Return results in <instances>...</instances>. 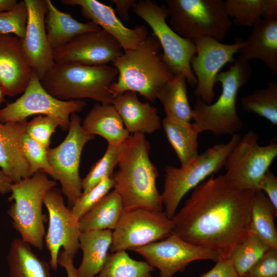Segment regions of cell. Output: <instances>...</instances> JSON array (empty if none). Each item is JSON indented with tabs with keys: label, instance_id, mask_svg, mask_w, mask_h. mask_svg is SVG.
<instances>
[{
	"label": "cell",
	"instance_id": "obj_1",
	"mask_svg": "<svg viewBox=\"0 0 277 277\" xmlns=\"http://www.w3.org/2000/svg\"><path fill=\"white\" fill-rule=\"evenodd\" d=\"M254 192L237 188L225 175H212L194 188L175 213L172 233L228 258L234 246L250 234Z\"/></svg>",
	"mask_w": 277,
	"mask_h": 277
},
{
	"label": "cell",
	"instance_id": "obj_2",
	"mask_svg": "<svg viewBox=\"0 0 277 277\" xmlns=\"http://www.w3.org/2000/svg\"><path fill=\"white\" fill-rule=\"evenodd\" d=\"M151 146L145 134L134 133L118 147V169L113 173V188L124 210L142 208L163 211L156 187L158 170L150 160Z\"/></svg>",
	"mask_w": 277,
	"mask_h": 277
},
{
	"label": "cell",
	"instance_id": "obj_3",
	"mask_svg": "<svg viewBox=\"0 0 277 277\" xmlns=\"http://www.w3.org/2000/svg\"><path fill=\"white\" fill-rule=\"evenodd\" d=\"M161 49L157 38L148 35L136 49L124 52L112 63L118 71L117 80L110 87L113 98L133 91L155 102L160 88L174 76L163 61Z\"/></svg>",
	"mask_w": 277,
	"mask_h": 277
},
{
	"label": "cell",
	"instance_id": "obj_4",
	"mask_svg": "<svg viewBox=\"0 0 277 277\" xmlns=\"http://www.w3.org/2000/svg\"><path fill=\"white\" fill-rule=\"evenodd\" d=\"M252 72L249 62L239 56L229 69L217 74L215 83H221L222 90L217 101L207 104L197 98L192 109V124L199 133L210 131L215 135H232L242 130L236 98L240 88L250 81Z\"/></svg>",
	"mask_w": 277,
	"mask_h": 277
},
{
	"label": "cell",
	"instance_id": "obj_5",
	"mask_svg": "<svg viewBox=\"0 0 277 277\" xmlns=\"http://www.w3.org/2000/svg\"><path fill=\"white\" fill-rule=\"evenodd\" d=\"M117 75L113 66L55 64L41 82L50 94L62 101L90 98L110 105L113 99L110 87Z\"/></svg>",
	"mask_w": 277,
	"mask_h": 277
},
{
	"label": "cell",
	"instance_id": "obj_6",
	"mask_svg": "<svg viewBox=\"0 0 277 277\" xmlns=\"http://www.w3.org/2000/svg\"><path fill=\"white\" fill-rule=\"evenodd\" d=\"M56 185L47 173L38 171L11 185V194L8 200L13 202L7 214L12 220V227L23 241L40 250L44 246V224L47 220L42 212L44 199L46 192Z\"/></svg>",
	"mask_w": 277,
	"mask_h": 277
},
{
	"label": "cell",
	"instance_id": "obj_7",
	"mask_svg": "<svg viewBox=\"0 0 277 277\" xmlns=\"http://www.w3.org/2000/svg\"><path fill=\"white\" fill-rule=\"evenodd\" d=\"M241 137L238 133L232 135L226 143L208 148L185 166L166 167L164 188L161 194L164 211L169 219L173 218L180 202L189 190L223 167L227 156Z\"/></svg>",
	"mask_w": 277,
	"mask_h": 277
},
{
	"label": "cell",
	"instance_id": "obj_8",
	"mask_svg": "<svg viewBox=\"0 0 277 277\" xmlns=\"http://www.w3.org/2000/svg\"><path fill=\"white\" fill-rule=\"evenodd\" d=\"M166 3L170 27L184 38L211 37L221 42L232 26L222 0H167Z\"/></svg>",
	"mask_w": 277,
	"mask_h": 277
},
{
	"label": "cell",
	"instance_id": "obj_9",
	"mask_svg": "<svg viewBox=\"0 0 277 277\" xmlns=\"http://www.w3.org/2000/svg\"><path fill=\"white\" fill-rule=\"evenodd\" d=\"M132 10L151 28L163 50V61L173 74H183L191 86H195L196 79L190 65L196 52L195 45L192 41L180 36L167 24L169 14L166 6L151 0H142L137 1Z\"/></svg>",
	"mask_w": 277,
	"mask_h": 277
},
{
	"label": "cell",
	"instance_id": "obj_10",
	"mask_svg": "<svg viewBox=\"0 0 277 277\" xmlns=\"http://www.w3.org/2000/svg\"><path fill=\"white\" fill-rule=\"evenodd\" d=\"M259 136L249 130L227 156L224 164L226 177L242 189L259 190L258 184L277 156V143L271 141L265 146L258 144Z\"/></svg>",
	"mask_w": 277,
	"mask_h": 277
},
{
	"label": "cell",
	"instance_id": "obj_11",
	"mask_svg": "<svg viewBox=\"0 0 277 277\" xmlns=\"http://www.w3.org/2000/svg\"><path fill=\"white\" fill-rule=\"evenodd\" d=\"M86 105L82 100L62 101L55 98L44 89L37 75L32 72L23 95L0 109V122L19 121L34 114L45 115L55 119L65 131L69 128L70 115L82 111Z\"/></svg>",
	"mask_w": 277,
	"mask_h": 277
},
{
	"label": "cell",
	"instance_id": "obj_12",
	"mask_svg": "<svg viewBox=\"0 0 277 277\" xmlns=\"http://www.w3.org/2000/svg\"><path fill=\"white\" fill-rule=\"evenodd\" d=\"M94 138V135L83 130L80 116L73 113L64 140L56 147L47 149L48 159L54 172L53 179L61 183V191L71 208L83 192L79 173L82 152L86 144Z\"/></svg>",
	"mask_w": 277,
	"mask_h": 277
},
{
	"label": "cell",
	"instance_id": "obj_13",
	"mask_svg": "<svg viewBox=\"0 0 277 277\" xmlns=\"http://www.w3.org/2000/svg\"><path fill=\"white\" fill-rule=\"evenodd\" d=\"M174 225L165 211L124 210L112 231L111 253L140 247L169 236Z\"/></svg>",
	"mask_w": 277,
	"mask_h": 277
},
{
	"label": "cell",
	"instance_id": "obj_14",
	"mask_svg": "<svg viewBox=\"0 0 277 277\" xmlns=\"http://www.w3.org/2000/svg\"><path fill=\"white\" fill-rule=\"evenodd\" d=\"M196 52L190 65L196 79L194 95L204 103L214 101L215 78L221 69L228 63H233L234 55L244 46V39L237 38L234 43L227 44L211 37L192 40Z\"/></svg>",
	"mask_w": 277,
	"mask_h": 277
},
{
	"label": "cell",
	"instance_id": "obj_15",
	"mask_svg": "<svg viewBox=\"0 0 277 277\" xmlns=\"http://www.w3.org/2000/svg\"><path fill=\"white\" fill-rule=\"evenodd\" d=\"M61 190L54 187L46 193L44 204L49 217V225L45 240L50 253L51 268L57 269V258L60 249L74 258L79 249L81 231L78 221L73 216L71 208L65 204Z\"/></svg>",
	"mask_w": 277,
	"mask_h": 277
},
{
	"label": "cell",
	"instance_id": "obj_16",
	"mask_svg": "<svg viewBox=\"0 0 277 277\" xmlns=\"http://www.w3.org/2000/svg\"><path fill=\"white\" fill-rule=\"evenodd\" d=\"M132 250L157 268L160 277H173L194 261L210 260L216 262L219 258L216 252L186 242L173 233L164 240Z\"/></svg>",
	"mask_w": 277,
	"mask_h": 277
},
{
	"label": "cell",
	"instance_id": "obj_17",
	"mask_svg": "<svg viewBox=\"0 0 277 277\" xmlns=\"http://www.w3.org/2000/svg\"><path fill=\"white\" fill-rule=\"evenodd\" d=\"M123 53L116 39L101 29L80 34L53 50V60L55 64L100 66L113 63Z\"/></svg>",
	"mask_w": 277,
	"mask_h": 277
},
{
	"label": "cell",
	"instance_id": "obj_18",
	"mask_svg": "<svg viewBox=\"0 0 277 277\" xmlns=\"http://www.w3.org/2000/svg\"><path fill=\"white\" fill-rule=\"evenodd\" d=\"M24 1L28 16L26 35L21 39L22 48L32 72L41 80L55 64L46 30V0Z\"/></svg>",
	"mask_w": 277,
	"mask_h": 277
},
{
	"label": "cell",
	"instance_id": "obj_19",
	"mask_svg": "<svg viewBox=\"0 0 277 277\" xmlns=\"http://www.w3.org/2000/svg\"><path fill=\"white\" fill-rule=\"evenodd\" d=\"M61 3L80 6L82 15L115 38L124 52L136 49L148 35L146 26L139 25L133 29L126 27L111 7L97 1L61 0Z\"/></svg>",
	"mask_w": 277,
	"mask_h": 277
},
{
	"label": "cell",
	"instance_id": "obj_20",
	"mask_svg": "<svg viewBox=\"0 0 277 277\" xmlns=\"http://www.w3.org/2000/svg\"><path fill=\"white\" fill-rule=\"evenodd\" d=\"M32 73L21 39L0 33V87L4 95L14 96L23 92Z\"/></svg>",
	"mask_w": 277,
	"mask_h": 277
},
{
	"label": "cell",
	"instance_id": "obj_21",
	"mask_svg": "<svg viewBox=\"0 0 277 277\" xmlns=\"http://www.w3.org/2000/svg\"><path fill=\"white\" fill-rule=\"evenodd\" d=\"M27 122V119L0 122V168L13 183L33 175L22 150Z\"/></svg>",
	"mask_w": 277,
	"mask_h": 277
},
{
	"label": "cell",
	"instance_id": "obj_22",
	"mask_svg": "<svg viewBox=\"0 0 277 277\" xmlns=\"http://www.w3.org/2000/svg\"><path fill=\"white\" fill-rule=\"evenodd\" d=\"M112 105L129 133L151 134L161 127L156 108L140 101L135 92L126 91L114 97Z\"/></svg>",
	"mask_w": 277,
	"mask_h": 277
},
{
	"label": "cell",
	"instance_id": "obj_23",
	"mask_svg": "<svg viewBox=\"0 0 277 277\" xmlns=\"http://www.w3.org/2000/svg\"><path fill=\"white\" fill-rule=\"evenodd\" d=\"M244 42L239 56L248 62L261 60L272 74H277V21L260 18Z\"/></svg>",
	"mask_w": 277,
	"mask_h": 277
},
{
	"label": "cell",
	"instance_id": "obj_24",
	"mask_svg": "<svg viewBox=\"0 0 277 277\" xmlns=\"http://www.w3.org/2000/svg\"><path fill=\"white\" fill-rule=\"evenodd\" d=\"M123 122L112 105L95 104L87 114L82 127L88 134L98 135L108 145L119 146L130 135Z\"/></svg>",
	"mask_w": 277,
	"mask_h": 277
},
{
	"label": "cell",
	"instance_id": "obj_25",
	"mask_svg": "<svg viewBox=\"0 0 277 277\" xmlns=\"http://www.w3.org/2000/svg\"><path fill=\"white\" fill-rule=\"evenodd\" d=\"M112 242L109 229L81 232L79 249L83 252L81 264L76 269L77 277H95L103 268Z\"/></svg>",
	"mask_w": 277,
	"mask_h": 277
},
{
	"label": "cell",
	"instance_id": "obj_26",
	"mask_svg": "<svg viewBox=\"0 0 277 277\" xmlns=\"http://www.w3.org/2000/svg\"><path fill=\"white\" fill-rule=\"evenodd\" d=\"M46 16L45 18L47 36L53 50L58 48L76 35L102 29L95 23L79 22L69 13L58 9L50 0H46Z\"/></svg>",
	"mask_w": 277,
	"mask_h": 277
},
{
	"label": "cell",
	"instance_id": "obj_27",
	"mask_svg": "<svg viewBox=\"0 0 277 277\" xmlns=\"http://www.w3.org/2000/svg\"><path fill=\"white\" fill-rule=\"evenodd\" d=\"M7 259L10 277H50L49 263L41 260L21 238L12 241Z\"/></svg>",
	"mask_w": 277,
	"mask_h": 277
},
{
	"label": "cell",
	"instance_id": "obj_28",
	"mask_svg": "<svg viewBox=\"0 0 277 277\" xmlns=\"http://www.w3.org/2000/svg\"><path fill=\"white\" fill-rule=\"evenodd\" d=\"M186 82V78L183 74L174 75L160 88L157 99L163 105L166 117L191 123L193 119V109L187 96Z\"/></svg>",
	"mask_w": 277,
	"mask_h": 277
},
{
	"label": "cell",
	"instance_id": "obj_29",
	"mask_svg": "<svg viewBox=\"0 0 277 277\" xmlns=\"http://www.w3.org/2000/svg\"><path fill=\"white\" fill-rule=\"evenodd\" d=\"M124 211L122 200L114 190L108 193L78 220L81 232L114 230Z\"/></svg>",
	"mask_w": 277,
	"mask_h": 277
},
{
	"label": "cell",
	"instance_id": "obj_30",
	"mask_svg": "<svg viewBox=\"0 0 277 277\" xmlns=\"http://www.w3.org/2000/svg\"><path fill=\"white\" fill-rule=\"evenodd\" d=\"M275 210L261 190L255 191L251 209L250 233L260 238L270 248H277V230Z\"/></svg>",
	"mask_w": 277,
	"mask_h": 277
},
{
	"label": "cell",
	"instance_id": "obj_31",
	"mask_svg": "<svg viewBox=\"0 0 277 277\" xmlns=\"http://www.w3.org/2000/svg\"><path fill=\"white\" fill-rule=\"evenodd\" d=\"M162 126L181 166L193 160L198 154V135L192 123L179 122L165 117Z\"/></svg>",
	"mask_w": 277,
	"mask_h": 277
},
{
	"label": "cell",
	"instance_id": "obj_32",
	"mask_svg": "<svg viewBox=\"0 0 277 277\" xmlns=\"http://www.w3.org/2000/svg\"><path fill=\"white\" fill-rule=\"evenodd\" d=\"M154 268L146 261L132 259L126 251L109 253L100 272L95 277H152Z\"/></svg>",
	"mask_w": 277,
	"mask_h": 277
},
{
	"label": "cell",
	"instance_id": "obj_33",
	"mask_svg": "<svg viewBox=\"0 0 277 277\" xmlns=\"http://www.w3.org/2000/svg\"><path fill=\"white\" fill-rule=\"evenodd\" d=\"M269 248L258 236L250 233L234 246L228 258L239 276L243 277Z\"/></svg>",
	"mask_w": 277,
	"mask_h": 277
},
{
	"label": "cell",
	"instance_id": "obj_34",
	"mask_svg": "<svg viewBox=\"0 0 277 277\" xmlns=\"http://www.w3.org/2000/svg\"><path fill=\"white\" fill-rule=\"evenodd\" d=\"M242 109L254 113L277 125V82H269L266 87L241 98Z\"/></svg>",
	"mask_w": 277,
	"mask_h": 277
},
{
	"label": "cell",
	"instance_id": "obj_35",
	"mask_svg": "<svg viewBox=\"0 0 277 277\" xmlns=\"http://www.w3.org/2000/svg\"><path fill=\"white\" fill-rule=\"evenodd\" d=\"M265 0H226L224 2L226 13L234 23L250 27L262 18Z\"/></svg>",
	"mask_w": 277,
	"mask_h": 277
},
{
	"label": "cell",
	"instance_id": "obj_36",
	"mask_svg": "<svg viewBox=\"0 0 277 277\" xmlns=\"http://www.w3.org/2000/svg\"><path fill=\"white\" fill-rule=\"evenodd\" d=\"M118 147L108 145L103 156L91 167L85 177L82 179V193L90 190L104 178L112 175L118 163Z\"/></svg>",
	"mask_w": 277,
	"mask_h": 277
},
{
	"label": "cell",
	"instance_id": "obj_37",
	"mask_svg": "<svg viewBox=\"0 0 277 277\" xmlns=\"http://www.w3.org/2000/svg\"><path fill=\"white\" fill-rule=\"evenodd\" d=\"M28 9L24 1L17 2L11 9L0 12V33L13 34L24 38L28 21Z\"/></svg>",
	"mask_w": 277,
	"mask_h": 277
},
{
	"label": "cell",
	"instance_id": "obj_38",
	"mask_svg": "<svg viewBox=\"0 0 277 277\" xmlns=\"http://www.w3.org/2000/svg\"><path fill=\"white\" fill-rule=\"evenodd\" d=\"M113 188L112 176L104 178L99 183L85 193H82L71 207L74 217L78 221L107 195Z\"/></svg>",
	"mask_w": 277,
	"mask_h": 277
},
{
	"label": "cell",
	"instance_id": "obj_39",
	"mask_svg": "<svg viewBox=\"0 0 277 277\" xmlns=\"http://www.w3.org/2000/svg\"><path fill=\"white\" fill-rule=\"evenodd\" d=\"M47 149L25 133L22 150L32 174L42 171L53 179L54 172L48 159Z\"/></svg>",
	"mask_w": 277,
	"mask_h": 277
},
{
	"label": "cell",
	"instance_id": "obj_40",
	"mask_svg": "<svg viewBox=\"0 0 277 277\" xmlns=\"http://www.w3.org/2000/svg\"><path fill=\"white\" fill-rule=\"evenodd\" d=\"M59 126L54 118L38 115L27 122L26 133L46 148H49L50 139L55 129Z\"/></svg>",
	"mask_w": 277,
	"mask_h": 277
},
{
	"label": "cell",
	"instance_id": "obj_41",
	"mask_svg": "<svg viewBox=\"0 0 277 277\" xmlns=\"http://www.w3.org/2000/svg\"><path fill=\"white\" fill-rule=\"evenodd\" d=\"M244 277H277V248H269Z\"/></svg>",
	"mask_w": 277,
	"mask_h": 277
},
{
	"label": "cell",
	"instance_id": "obj_42",
	"mask_svg": "<svg viewBox=\"0 0 277 277\" xmlns=\"http://www.w3.org/2000/svg\"><path fill=\"white\" fill-rule=\"evenodd\" d=\"M259 190L265 192L275 210H277V177L269 170L264 174L259 182Z\"/></svg>",
	"mask_w": 277,
	"mask_h": 277
},
{
	"label": "cell",
	"instance_id": "obj_43",
	"mask_svg": "<svg viewBox=\"0 0 277 277\" xmlns=\"http://www.w3.org/2000/svg\"><path fill=\"white\" fill-rule=\"evenodd\" d=\"M200 277H239L229 259L219 256L214 266Z\"/></svg>",
	"mask_w": 277,
	"mask_h": 277
},
{
	"label": "cell",
	"instance_id": "obj_44",
	"mask_svg": "<svg viewBox=\"0 0 277 277\" xmlns=\"http://www.w3.org/2000/svg\"><path fill=\"white\" fill-rule=\"evenodd\" d=\"M73 259L64 250L60 251L57 258V264L65 268L67 277H77L76 268L73 263Z\"/></svg>",
	"mask_w": 277,
	"mask_h": 277
},
{
	"label": "cell",
	"instance_id": "obj_45",
	"mask_svg": "<svg viewBox=\"0 0 277 277\" xmlns=\"http://www.w3.org/2000/svg\"><path fill=\"white\" fill-rule=\"evenodd\" d=\"M112 4L115 5L117 14L124 20L129 19V10L135 5L136 0H111Z\"/></svg>",
	"mask_w": 277,
	"mask_h": 277
},
{
	"label": "cell",
	"instance_id": "obj_46",
	"mask_svg": "<svg viewBox=\"0 0 277 277\" xmlns=\"http://www.w3.org/2000/svg\"><path fill=\"white\" fill-rule=\"evenodd\" d=\"M262 18L268 21H277L276 0H265Z\"/></svg>",
	"mask_w": 277,
	"mask_h": 277
},
{
	"label": "cell",
	"instance_id": "obj_47",
	"mask_svg": "<svg viewBox=\"0 0 277 277\" xmlns=\"http://www.w3.org/2000/svg\"><path fill=\"white\" fill-rule=\"evenodd\" d=\"M12 181L0 170V194L5 195L11 192Z\"/></svg>",
	"mask_w": 277,
	"mask_h": 277
},
{
	"label": "cell",
	"instance_id": "obj_48",
	"mask_svg": "<svg viewBox=\"0 0 277 277\" xmlns=\"http://www.w3.org/2000/svg\"><path fill=\"white\" fill-rule=\"evenodd\" d=\"M17 3L16 0H0V12L11 9Z\"/></svg>",
	"mask_w": 277,
	"mask_h": 277
},
{
	"label": "cell",
	"instance_id": "obj_49",
	"mask_svg": "<svg viewBox=\"0 0 277 277\" xmlns=\"http://www.w3.org/2000/svg\"><path fill=\"white\" fill-rule=\"evenodd\" d=\"M4 94L0 87V105L4 101Z\"/></svg>",
	"mask_w": 277,
	"mask_h": 277
},
{
	"label": "cell",
	"instance_id": "obj_50",
	"mask_svg": "<svg viewBox=\"0 0 277 277\" xmlns=\"http://www.w3.org/2000/svg\"></svg>",
	"mask_w": 277,
	"mask_h": 277
}]
</instances>
